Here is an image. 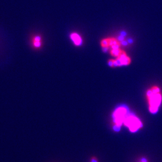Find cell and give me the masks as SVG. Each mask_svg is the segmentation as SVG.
<instances>
[{
	"instance_id": "obj_8",
	"label": "cell",
	"mask_w": 162,
	"mask_h": 162,
	"mask_svg": "<svg viewBox=\"0 0 162 162\" xmlns=\"http://www.w3.org/2000/svg\"><path fill=\"white\" fill-rule=\"evenodd\" d=\"M110 53L113 57L116 58L120 57L121 56L126 54V53L125 50H122L121 47H118L111 49L110 50Z\"/></svg>"
},
{
	"instance_id": "obj_2",
	"label": "cell",
	"mask_w": 162,
	"mask_h": 162,
	"mask_svg": "<svg viewBox=\"0 0 162 162\" xmlns=\"http://www.w3.org/2000/svg\"><path fill=\"white\" fill-rule=\"evenodd\" d=\"M130 111L127 107L124 105L116 108L112 113L113 129L115 131H119L123 124L126 116Z\"/></svg>"
},
{
	"instance_id": "obj_3",
	"label": "cell",
	"mask_w": 162,
	"mask_h": 162,
	"mask_svg": "<svg viewBox=\"0 0 162 162\" xmlns=\"http://www.w3.org/2000/svg\"><path fill=\"white\" fill-rule=\"evenodd\" d=\"M123 125L128 128L131 133H136L143 128V126L141 120L136 115L130 112L126 116Z\"/></svg>"
},
{
	"instance_id": "obj_5",
	"label": "cell",
	"mask_w": 162,
	"mask_h": 162,
	"mask_svg": "<svg viewBox=\"0 0 162 162\" xmlns=\"http://www.w3.org/2000/svg\"><path fill=\"white\" fill-rule=\"evenodd\" d=\"M131 63V59L126 53L116 58L115 59H110L108 61L109 66L112 68L121 67L123 66H129Z\"/></svg>"
},
{
	"instance_id": "obj_1",
	"label": "cell",
	"mask_w": 162,
	"mask_h": 162,
	"mask_svg": "<svg viewBox=\"0 0 162 162\" xmlns=\"http://www.w3.org/2000/svg\"><path fill=\"white\" fill-rule=\"evenodd\" d=\"M146 98L149 112L152 114L158 112L162 103V93L160 87L154 85L147 89L146 91Z\"/></svg>"
},
{
	"instance_id": "obj_7",
	"label": "cell",
	"mask_w": 162,
	"mask_h": 162,
	"mask_svg": "<svg viewBox=\"0 0 162 162\" xmlns=\"http://www.w3.org/2000/svg\"><path fill=\"white\" fill-rule=\"evenodd\" d=\"M69 38L74 46L79 47L81 46L83 44L82 38L77 32L71 33L69 35Z\"/></svg>"
},
{
	"instance_id": "obj_6",
	"label": "cell",
	"mask_w": 162,
	"mask_h": 162,
	"mask_svg": "<svg viewBox=\"0 0 162 162\" xmlns=\"http://www.w3.org/2000/svg\"><path fill=\"white\" fill-rule=\"evenodd\" d=\"M31 45L35 50L40 49L43 45L42 37L40 35H35L31 38Z\"/></svg>"
},
{
	"instance_id": "obj_9",
	"label": "cell",
	"mask_w": 162,
	"mask_h": 162,
	"mask_svg": "<svg viewBox=\"0 0 162 162\" xmlns=\"http://www.w3.org/2000/svg\"><path fill=\"white\" fill-rule=\"evenodd\" d=\"M90 162H98V160L97 158L96 157H92L90 159Z\"/></svg>"
},
{
	"instance_id": "obj_4",
	"label": "cell",
	"mask_w": 162,
	"mask_h": 162,
	"mask_svg": "<svg viewBox=\"0 0 162 162\" xmlns=\"http://www.w3.org/2000/svg\"><path fill=\"white\" fill-rule=\"evenodd\" d=\"M100 45L104 52H107L109 48L121 47L122 43L120 40L115 37H107L102 39L100 41Z\"/></svg>"
}]
</instances>
